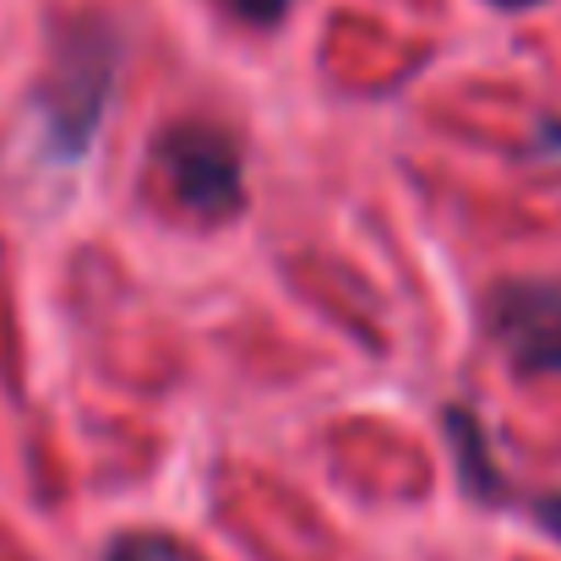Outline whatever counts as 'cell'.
I'll return each mask as SVG.
<instances>
[{"mask_svg":"<svg viewBox=\"0 0 561 561\" xmlns=\"http://www.w3.org/2000/svg\"><path fill=\"white\" fill-rule=\"evenodd\" d=\"M115 33L104 22H82L66 33L60 55H55V71L38 93V115H44V137H49V153L60 159H77L93 137V126L104 121V104H110V88H115Z\"/></svg>","mask_w":561,"mask_h":561,"instance_id":"1","label":"cell"},{"mask_svg":"<svg viewBox=\"0 0 561 561\" xmlns=\"http://www.w3.org/2000/svg\"><path fill=\"white\" fill-rule=\"evenodd\" d=\"M175 202H186L196 218H229L240 207V153L213 131V126H170L153 148Z\"/></svg>","mask_w":561,"mask_h":561,"instance_id":"2","label":"cell"},{"mask_svg":"<svg viewBox=\"0 0 561 561\" xmlns=\"http://www.w3.org/2000/svg\"><path fill=\"white\" fill-rule=\"evenodd\" d=\"M491 333L518 371H561V289L507 284L491 295Z\"/></svg>","mask_w":561,"mask_h":561,"instance_id":"3","label":"cell"},{"mask_svg":"<svg viewBox=\"0 0 561 561\" xmlns=\"http://www.w3.org/2000/svg\"><path fill=\"white\" fill-rule=\"evenodd\" d=\"M453 436H458V463H463V480L474 496H496L502 480L491 469V453H485V436L474 425V414H453Z\"/></svg>","mask_w":561,"mask_h":561,"instance_id":"4","label":"cell"},{"mask_svg":"<svg viewBox=\"0 0 561 561\" xmlns=\"http://www.w3.org/2000/svg\"><path fill=\"white\" fill-rule=\"evenodd\" d=\"M104 561H186V551L159 535H126V540H115V551Z\"/></svg>","mask_w":561,"mask_h":561,"instance_id":"5","label":"cell"},{"mask_svg":"<svg viewBox=\"0 0 561 561\" xmlns=\"http://www.w3.org/2000/svg\"><path fill=\"white\" fill-rule=\"evenodd\" d=\"M218 5H229L240 22H256V27H267V22H278V16H284V5H289V0H218Z\"/></svg>","mask_w":561,"mask_h":561,"instance_id":"6","label":"cell"},{"mask_svg":"<svg viewBox=\"0 0 561 561\" xmlns=\"http://www.w3.org/2000/svg\"><path fill=\"white\" fill-rule=\"evenodd\" d=\"M535 513H540V524H546L551 535H561V496H546V502H535Z\"/></svg>","mask_w":561,"mask_h":561,"instance_id":"7","label":"cell"},{"mask_svg":"<svg viewBox=\"0 0 561 561\" xmlns=\"http://www.w3.org/2000/svg\"><path fill=\"white\" fill-rule=\"evenodd\" d=\"M496 5H513V11H524V5H535V0H496Z\"/></svg>","mask_w":561,"mask_h":561,"instance_id":"8","label":"cell"}]
</instances>
